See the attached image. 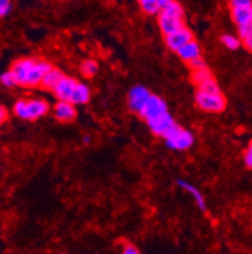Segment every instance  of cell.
I'll use <instances>...</instances> for the list:
<instances>
[{
	"label": "cell",
	"instance_id": "6da1fadb",
	"mask_svg": "<svg viewBox=\"0 0 252 254\" xmlns=\"http://www.w3.org/2000/svg\"><path fill=\"white\" fill-rule=\"evenodd\" d=\"M53 66L43 59L25 57L17 60L11 64L15 82L22 87H37L42 85V80Z\"/></svg>",
	"mask_w": 252,
	"mask_h": 254
},
{
	"label": "cell",
	"instance_id": "7a4b0ae2",
	"mask_svg": "<svg viewBox=\"0 0 252 254\" xmlns=\"http://www.w3.org/2000/svg\"><path fill=\"white\" fill-rule=\"evenodd\" d=\"M52 91L58 100L69 101L76 106L85 105L91 99V89L89 85L68 75H64Z\"/></svg>",
	"mask_w": 252,
	"mask_h": 254
},
{
	"label": "cell",
	"instance_id": "3957f363",
	"mask_svg": "<svg viewBox=\"0 0 252 254\" xmlns=\"http://www.w3.org/2000/svg\"><path fill=\"white\" fill-rule=\"evenodd\" d=\"M196 104L201 110L205 113L218 114L226 109L227 100L222 94L218 84L214 78L197 86L196 92Z\"/></svg>",
	"mask_w": 252,
	"mask_h": 254
},
{
	"label": "cell",
	"instance_id": "277c9868",
	"mask_svg": "<svg viewBox=\"0 0 252 254\" xmlns=\"http://www.w3.org/2000/svg\"><path fill=\"white\" fill-rule=\"evenodd\" d=\"M50 112V104L45 99H19L13 106L15 117L22 120L34 122Z\"/></svg>",
	"mask_w": 252,
	"mask_h": 254
},
{
	"label": "cell",
	"instance_id": "5b68a950",
	"mask_svg": "<svg viewBox=\"0 0 252 254\" xmlns=\"http://www.w3.org/2000/svg\"><path fill=\"white\" fill-rule=\"evenodd\" d=\"M166 147L173 151H187L194 144V135L191 130L175 124L163 137Z\"/></svg>",
	"mask_w": 252,
	"mask_h": 254
},
{
	"label": "cell",
	"instance_id": "8992f818",
	"mask_svg": "<svg viewBox=\"0 0 252 254\" xmlns=\"http://www.w3.org/2000/svg\"><path fill=\"white\" fill-rule=\"evenodd\" d=\"M228 10L237 27L252 23V0H228Z\"/></svg>",
	"mask_w": 252,
	"mask_h": 254
},
{
	"label": "cell",
	"instance_id": "52a82bcc",
	"mask_svg": "<svg viewBox=\"0 0 252 254\" xmlns=\"http://www.w3.org/2000/svg\"><path fill=\"white\" fill-rule=\"evenodd\" d=\"M152 94L148 87L143 86V85H136L130 89L128 94V108L130 112L135 113L139 115V113L142 112L147 101Z\"/></svg>",
	"mask_w": 252,
	"mask_h": 254
},
{
	"label": "cell",
	"instance_id": "ba28073f",
	"mask_svg": "<svg viewBox=\"0 0 252 254\" xmlns=\"http://www.w3.org/2000/svg\"><path fill=\"white\" fill-rule=\"evenodd\" d=\"M147 124L152 134L156 135V137L163 138L177 123H175V120L172 117V114L169 112H166L158 115V117L152 118V119L148 120Z\"/></svg>",
	"mask_w": 252,
	"mask_h": 254
},
{
	"label": "cell",
	"instance_id": "9c48e42d",
	"mask_svg": "<svg viewBox=\"0 0 252 254\" xmlns=\"http://www.w3.org/2000/svg\"><path fill=\"white\" fill-rule=\"evenodd\" d=\"M166 112H169V110H168V104L165 103V100L160 98V96L152 94L144 105L142 112L139 113V117L144 119L145 122H148V120L152 119V118L158 117V115Z\"/></svg>",
	"mask_w": 252,
	"mask_h": 254
},
{
	"label": "cell",
	"instance_id": "30bf717a",
	"mask_svg": "<svg viewBox=\"0 0 252 254\" xmlns=\"http://www.w3.org/2000/svg\"><path fill=\"white\" fill-rule=\"evenodd\" d=\"M192 39H193V33H192L191 29L187 28L186 25H184L183 28H180L179 31L174 32V33L164 36L165 46L175 53H177V51L179 50V48L183 47L186 43H188Z\"/></svg>",
	"mask_w": 252,
	"mask_h": 254
},
{
	"label": "cell",
	"instance_id": "8fae6325",
	"mask_svg": "<svg viewBox=\"0 0 252 254\" xmlns=\"http://www.w3.org/2000/svg\"><path fill=\"white\" fill-rule=\"evenodd\" d=\"M53 117L61 123H71L77 118L76 105L69 101L58 100L53 106Z\"/></svg>",
	"mask_w": 252,
	"mask_h": 254
},
{
	"label": "cell",
	"instance_id": "7c38bea8",
	"mask_svg": "<svg viewBox=\"0 0 252 254\" xmlns=\"http://www.w3.org/2000/svg\"><path fill=\"white\" fill-rule=\"evenodd\" d=\"M158 25L161 33L164 36H168V34H172L179 31L180 28H183L186 23H184V18L175 17V15L168 14V13H159Z\"/></svg>",
	"mask_w": 252,
	"mask_h": 254
},
{
	"label": "cell",
	"instance_id": "4fadbf2b",
	"mask_svg": "<svg viewBox=\"0 0 252 254\" xmlns=\"http://www.w3.org/2000/svg\"><path fill=\"white\" fill-rule=\"evenodd\" d=\"M177 55L182 61H184L186 64H189V62L202 57V50H201V46L198 45L197 41L193 38L188 43H186L183 47L179 48L177 51Z\"/></svg>",
	"mask_w": 252,
	"mask_h": 254
},
{
	"label": "cell",
	"instance_id": "5bb4252c",
	"mask_svg": "<svg viewBox=\"0 0 252 254\" xmlns=\"http://www.w3.org/2000/svg\"><path fill=\"white\" fill-rule=\"evenodd\" d=\"M177 184L182 190H184L186 192H188L189 195L192 196V198H193L194 202H196V205H197L198 209H200L201 211H205V210H207L204 196H203V193L201 192L200 189H198L197 186H194L193 184L186 181V180H178Z\"/></svg>",
	"mask_w": 252,
	"mask_h": 254
},
{
	"label": "cell",
	"instance_id": "9a60e30c",
	"mask_svg": "<svg viewBox=\"0 0 252 254\" xmlns=\"http://www.w3.org/2000/svg\"><path fill=\"white\" fill-rule=\"evenodd\" d=\"M159 13H168L175 17L184 18V8L177 0H158Z\"/></svg>",
	"mask_w": 252,
	"mask_h": 254
},
{
	"label": "cell",
	"instance_id": "2e32d148",
	"mask_svg": "<svg viewBox=\"0 0 252 254\" xmlns=\"http://www.w3.org/2000/svg\"><path fill=\"white\" fill-rule=\"evenodd\" d=\"M63 76H64V73L62 72L59 68L52 67L45 75V77H43V80H42L41 86H43L45 89L50 90V91H52V90L57 86V84L61 81V78L63 77Z\"/></svg>",
	"mask_w": 252,
	"mask_h": 254
},
{
	"label": "cell",
	"instance_id": "e0dca14e",
	"mask_svg": "<svg viewBox=\"0 0 252 254\" xmlns=\"http://www.w3.org/2000/svg\"><path fill=\"white\" fill-rule=\"evenodd\" d=\"M212 78H214V76L213 73H212V71L208 68L207 64L203 66V67L192 70V81L197 85V86L198 85H202L204 84V82L209 81Z\"/></svg>",
	"mask_w": 252,
	"mask_h": 254
},
{
	"label": "cell",
	"instance_id": "ac0fdd59",
	"mask_svg": "<svg viewBox=\"0 0 252 254\" xmlns=\"http://www.w3.org/2000/svg\"><path fill=\"white\" fill-rule=\"evenodd\" d=\"M80 71L85 77L91 78L99 72V64H97L95 60H85V61H82V64H81Z\"/></svg>",
	"mask_w": 252,
	"mask_h": 254
},
{
	"label": "cell",
	"instance_id": "d6986e66",
	"mask_svg": "<svg viewBox=\"0 0 252 254\" xmlns=\"http://www.w3.org/2000/svg\"><path fill=\"white\" fill-rule=\"evenodd\" d=\"M222 45L225 46L226 48H228L230 51H236L241 47L242 39L240 37H236L233 34H223L221 37Z\"/></svg>",
	"mask_w": 252,
	"mask_h": 254
},
{
	"label": "cell",
	"instance_id": "ffe728a7",
	"mask_svg": "<svg viewBox=\"0 0 252 254\" xmlns=\"http://www.w3.org/2000/svg\"><path fill=\"white\" fill-rule=\"evenodd\" d=\"M142 10L148 15L159 14L158 0H136Z\"/></svg>",
	"mask_w": 252,
	"mask_h": 254
},
{
	"label": "cell",
	"instance_id": "44dd1931",
	"mask_svg": "<svg viewBox=\"0 0 252 254\" xmlns=\"http://www.w3.org/2000/svg\"><path fill=\"white\" fill-rule=\"evenodd\" d=\"M0 84L5 87H13L17 86V82H15V78H14L13 72L10 70L5 71L0 75Z\"/></svg>",
	"mask_w": 252,
	"mask_h": 254
},
{
	"label": "cell",
	"instance_id": "7402d4cb",
	"mask_svg": "<svg viewBox=\"0 0 252 254\" xmlns=\"http://www.w3.org/2000/svg\"><path fill=\"white\" fill-rule=\"evenodd\" d=\"M11 9H13L11 0H0V19L10 14Z\"/></svg>",
	"mask_w": 252,
	"mask_h": 254
},
{
	"label": "cell",
	"instance_id": "603a6c76",
	"mask_svg": "<svg viewBox=\"0 0 252 254\" xmlns=\"http://www.w3.org/2000/svg\"><path fill=\"white\" fill-rule=\"evenodd\" d=\"M244 161H245V165H246V167L250 168V170H252V140L249 143V145L246 147V149H245Z\"/></svg>",
	"mask_w": 252,
	"mask_h": 254
},
{
	"label": "cell",
	"instance_id": "cb8c5ba5",
	"mask_svg": "<svg viewBox=\"0 0 252 254\" xmlns=\"http://www.w3.org/2000/svg\"><path fill=\"white\" fill-rule=\"evenodd\" d=\"M188 66L191 67V70H196V68H200V67H203V66H205V62L202 57H200V59L189 62Z\"/></svg>",
	"mask_w": 252,
	"mask_h": 254
},
{
	"label": "cell",
	"instance_id": "d4e9b609",
	"mask_svg": "<svg viewBox=\"0 0 252 254\" xmlns=\"http://www.w3.org/2000/svg\"><path fill=\"white\" fill-rule=\"evenodd\" d=\"M121 254H142V253H140V251H139L135 246H133V244H126V246L124 247V249H122Z\"/></svg>",
	"mask_w": 252,
	"mask_h": 254
},
{
	"label": "cell",
	"instance_id": "484cf974",
	"mask_svg": "<svg viewBox=\"0 0 252 254\" xmlns=\"http://www.w3.org/2000/svg\"><path fill=\"white\" fill-rule=\"evenodd\" d=\"M6 119H8V112H6V109L4 106L0 105V127H1V124H3Z\"/></svg>",
	"mask_w": 252,
	"mask_h": 254
},
{
	"label": "cell",
	"instance_id": "4316f807",
	"mask_svg": "<svg viewBox=\"0 0 252 254\" xmlns=\"http://www.w3.org/2000/svg\"><path fill=\"white\" fill-rule=\"evenodd\" d=\"M242 42H244V46L246 47V50L249 51V52L252 53V36H250L249 38L244 39Z\"/></svg>",
	"mask_w": 252,
	"mask_h": 254
},
{
	"label": "cell",
	"instance_id": "83f0119b",
	"mask_svg": "<svg viewBox=\"0 0 252 254\" xmlns=\"http://www.w3.org/2000/svg\"><path fill=\"white\" fill-rule=\"evenodd\" d=\"M83 142H85V143H89V142H90V138H89V135H86V138H85V139H83Z\"/></svg>",
	"mask_w": 252,
	"mask_h": 254
},
{
	"label": "cell",
	"instance_id": "f1b7e54d",
	"mask_svg": "<svg viewBox=\"0 0 252 254\" xmlns=\"http://www.w3.org/2000/svg\"><path fill=\"white\" fill-rule=\"evenodd\" d=\"M61 254H64V253H61Z\"/></svg>",
	"mask_w": 252,
	"mask_h": 254
}]
</instances>
